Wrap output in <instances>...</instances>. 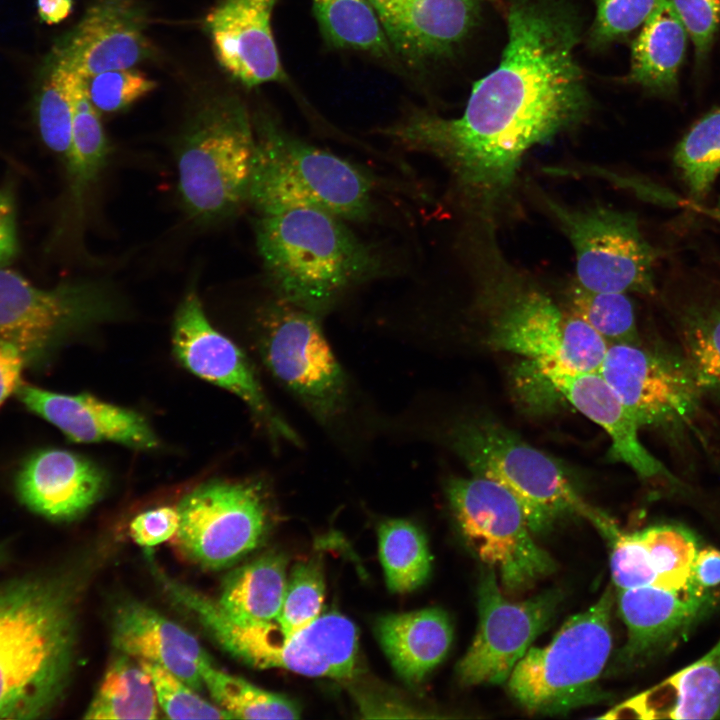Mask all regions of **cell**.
I'll list each match as a JSON object with an SVG mask.
<instances>
[{
  "mask_svg": "<svg viewBox=\"0 0 720 720\" xmlns=\"http://www.w3.org/2000/svg\"><path fill=\"white\" fill-rule=\"evenodd\" d=\"M690 37L698 63L707 56L720 24V0H671Z\"/></svg>",
  "mask_w": 720,
  "mask_h": 720,
  "instance_id": "44",
  "label": "cell"
},
{
  "mask_svg": "<svg viewBox=\"0 0 720 720\" xmlns=\"http://www.w3.org/2000/svg\"><path fill=\"white\" fill-rule=\"evenodd\" d=\"M179 522L177 507L161 506L138 514L130 523L129 533L138 545L154 547L174 538Z\"/></svg>",
  "mask_w": 720,
  "mask_h": 720,
  "instance_id": "45",
  "label": "cell"
},
{
  "mask_svg": "<svg viewBox=\"0 0 720 720\" xmlns=\"http://www.w3.org/2000/svg\"><path fill=\"white\" fill-rule=\"evenodd\" d=\"M375 634L397 674L416 684L446 657L453 627L445 611L428 608L379 617Z\"/></svg>",
  "mask_w": 720,
  "mask_h": 720,
  "instance_id": "27",
  "label": "cell"
},
{
  "mask_svg": "<svg viewBox=\"0 0 720 720\" xmlns=\"http://www.w3.org/2000/svg\"><path fill=\"white\" fill-rule=\"evenodd\" d=\"M623 717H720V638L702 657L619 705Z\"/></svg>",
  "mask_w": 720,
  "mask_h": 720,
  "instance_id": "26",
  "label": "cell"
},
{
  "mask_svg": "<svg viewBox=\"0 0 720 720\" xmlns=\"http://www.w3.org/2000/svg\"><path fill=\"white\" fill-rule=\"evenodd\" d=\"M635 533L653 586L672 591L702 589L692 578L699 548L695 535L689 529L675 524H661Z\"/></svg>",
  "mask_w": 720,
  "mask_h": 720,
  "instance_id": "31",
  "label": "cell"
},
{
  "mask_svg": "<svg viewBox=\"0 0 720 720\" xmlns=\"http://www.w3.org/2000/svg\"><path fill=\"white\" fill-rule=\"evenodd\" d=\"M657 0H596L591 40L600 45L623 37L644 23Z\"/></svg>",
  "mask_w": 720,
  "mask_h": 720,
  "instance_id": "43",
  "label": "cell"
},
{
  "mask_svg": "<svg viewBox=\"0 0 720 720\" xmlns=\"http://www.w3.org/2000/svg\"><path fill=\"white\" fill-rule=\"evenodd\" d=\"M22 503L53 520H72L102 496L105 473L90 460L61 449H45L31 456L16 482Z\"/></svg>",
  "mask_w": 720,
  "mask_h": 720,
  "instance_id": "25",
  "label": "cell"
},
{
  "mask_svg": "<svg viewBox=\"0 0 720 720\" xmlns=\"http://www.w3.org/2000/svg\"><path fill=\"white\" fill-rule=\"evenodd\" d=\"M614 600L608 586L593 605L567 619L549 644L528 649L506 681L521 707L558 714L606 697L598 681L612 649Z\"/></svg>",
  "mask_w": 720,
  "mask_h": 720,
  "instance_id": "7",
  "label": "cell"
},
{
  "mask_svg": "<svg viewBox=\"0 0 720 720\" xmlns=\"http://www.w3.org/2000/svg\"><path fill=\"white\" fill-rule=\"evenodd\" d=\"M4 550L0 547V562L3 560Z\"/></svg>",
  "mask_w": 720,
  "mask_h": 720,
  "instance_id": "51",
  "label": "cell"
},
{
  "mask_svg": "<svg viewBox=\"0 0 720 720\" xmlns=\"http://www.w3.org/2000/svg\"><path fill=\"white\" fill-rule=\"evenodd\" d=\"M324 593L320 561L298 562L288 577L282 608L276 620L282 633L293 634L316 620L321 615Z\"/></svg>",
  "mask_w": 720,
  "mask_h": 720,
  "instance_id": "40",
  "label": "cell"
},
{
  "mask_svg": "<svg viewBox=\"0 0 720 720\" xmlns=\"http://www.w3.org/2000/svg\"><path fill=\"white\" fill-rule=\"evenodd\" d=\"M712 591L655 586L618 590V611L627 638L609 672L639 668L672 646L712 608Z\"/></svg>",
  "mask_w": 720,
  "mask_h": 720,
  "instance_id": "18",
  "label": "cell"
},
{
  "mask_svg": "<svg viewBox=\"0 0 720 720\" xmlns=\"http://www.w3.org/2000/svg\"><path fill=\"white\" fill-rule=\"evenodd\" d=\"M26 363L16 346L0 339V405L16 392Z\"/></svg>",
  "mask_w": 720,
  "mask_h": 720,
  "instance_id": "46",
  "label": "cell"
},
{
  "mask_svg": "<svg viewBox=\"0 0 720 720\" xmlns=\"http://www.w3.org/2000/svg\"><path fill=\"white\" fill-rule=\"evenodd\" d=\"M367 1L391 48L414 63L450 54L479 14V0Z\"/></svg>",
  "mask_w": 720,
  "mask_h": 720,
  "instance_id": "21",
  "label": "cell"
},
{
  "mask_svg": "<svg viewBox=\"0 0 720 720\" xmlns=\"http://www.w3.org/2000/svg\"><path fill=\"white\" fill-rule=\"evenodd\" d=\"M172 346L184 368L244 401L275 440L300 444L297 433L271 405L246 355L211 324L194 289L177 308Z\"/></svg>",
  "mask_w": 720,
  "mask_h": 720,
  "instance_id": "16",
  "label": "cell"
},
{
  "mask_svg": "<svg viewBox=\"0 0 720 720\" xmlns=\"http://www.w3.org/2000/svg\"><path fill=\"white\" fill-rule=\"evenodd\" d=\"M256 245L275 297L318 317L386 272L347 221L311 207L255 214Z\"/></svg>",
  "mask_w": 720,
  "mask_h": 720,
  "instance_id": "3",
  "label": "cell"
},
{
  "mask_svg": "<svg viewBox=\"0 0 720 720\" xmlns=\"http://www.w3.org/2000/svg\"><path fill=\"white\" fill-rule=\"evenodd\" d=\"M152 681L158 705L170 719H233L165 668L138 660Z\"/></svg>",
  "mask_w": 720,
  "mask_h": 720,
  "instance_id": "41",
  "label": "cell"
},
{
  "mask_svg": "<svg viewBox=\"0 0 720 720\" xmlns=\"http://www.w3.org/2000/svg\"><path fill=\"white\" fill-rule=\"evenodd\" d=\"M112 642L119 652L165 668L197 692L205 687L200 669L213 663L210 656L189 631L143 603L117 605Z\"/></svg>",
  "mask_w": 720,
  "mask_h": 720,
  "instance_id": "24",
  "label": "cell"
},
{
  "mask_svg": "<svg viewBox=\"0 0 720 720\" xmlns=\"http://www.w3.org/2000/svg\"><path fill=\"white\" fill-rule=\"evenodd\" d=\"M693 581L704 590L720 585V550L708 546L699 549L692 568Z\"/></svg>",
  "mask_w": 720,
  "mask_h": 720,
  "instance_id": "48",
  "label": "cell"
},
{
  "mask_svg": "<svg viewBox=\"0 0 720 720\" xmlns=\"http://www.w3.org/2000/svg\"><path fill=\"white\" fill-rule=\"evenodd\" d=\"M276 1L221 0L205 18L218 63L248 88L287 78L271 28Z\"/></svg>",
  "mask_w": 720,
  "mask_h": 720,
  "instance_id": "20",
  "label": "cell"
},
{
  "mask_svg": "<svg viewBox=\"0 0 720 720\" xmlns=\"http://www.w3.org/2000/svg\"><path fill=\"white\" fill-rule=\"evenodd\" d=\"M17 236L13 197L7 189L0 190V266L16 255Z\"/></svg>",
  "mask_w": 720,
  "mask_h": 720,
  "instance_id": "47",
  "label": "cell"
},
{
  "mask_svg": "<svg viewBox=\"0 0 720 720\" xmlns=\"http://www.w3.org/2000/svg\"><path fill=\"white\" fill-rule=\"evenodd\" d=\"M497 68L474 83L457 118L416 110L384 130L429 154L475 207L510 196L525 154L581 123L591 107L575 57L580 23L560 0H513Z\"/></svg>",
  "mask_w": 720,
  "mask_h": 720,
  "instance_id": "1",
  "label": "cell"
},
{
  "mask_svg": "<svg viewBox=\"0 0 720 720\" xmlns=\"http://www.w3.org/2000/svg\"><path fill=\"white\" fill-rule=\"evenodd\" d=\"M687 35L671 0H657L633 42L629 80L654 93L672 94L685 57Z\"/></svg>",
  "mask_w": 720,
  "mask_h": 720,
  "instance_id": "28",
  "label": "cell"
},
{
  "mask_svg": "<svg viewBox=\"0 0 720 720\" xmlns=\"http://www.w3.org/2000/svg\"><path fill=\"white\" fill-rule=\"evenodd\" d=\"M252 119L256 149L248 203L255 214L311 207L347 222L374 216L377 183L366 169L291 135L263 112Z\"/></svg>",
  "mask_w": 720,
  "mask_h": 720,
  "instance_id": "4",
  "label": "cell"
},
{
  "mask_svg": "<svg viewBox=\"0 0 720 720\" xmlns=\"http://www.w3.org/2000/svg\"><path fill=\"white\" fill-rule=\"evenodd\" d=\"M479 622L459 661L456 675L465 686L506 683L517 662L554 619L562 592L548 590L524 601H510L496 571L484 565L478 584Z\"/></svg>",
  "mask_w": 720,
  "mask_h": 720,
  "instance_id": "14",
  "label": "cell"
},
{
  "mask_svg": "<svg viewBox=\"0 0 720 720\" xmlns=\"http://www.w3.org/2000/svg\"><path fill=\"white\" fill-rule=\"evenodd\" d=\"M599 372L640 427H680L698 408L701 390L684 359L639 344L614 343Z\"/></svg>",
  "mask_w": 720,
  "mask_h": 720,
  "instance_id": "17",
  "label": "cell"
},
{
  "mask_svg": "<svg viewBox=\"0 0 720 720\" xmlns=\"http://www.w3.org/2000/svg\"><path fill=\"white\" fill-rule=\"evenodd\" d=\"M205 687L214 703L233 719H296L298 705L291 699L255 686L242 677L231 675L213 663L200 669Z\"/></svg>",
  "mask_w": 720,
  "mask_h": 720,
  "instance_id": "35",
  "label": "cell"
},
{
  "mask_svg": "<svg viewBox=\"0 0 720 720\" xmlns=\"http://www.w3.org/2000/svg\"><path fill=\"white\" fill-rule=\"evenodd\" d=\"M445 490L462 536L481 562L496 571L503 592L521 593L556 570L506 487L472 474L448 479Z\"/></svg>",
  "mask_w": 720,
  "mask_h": 720,
  "instance_id": "9",
  "label": "cell"
},
{
  "mask_svg": "<svg viewBox=\"0 0 720 720\" xmlns=\"http://www.w3.org/2000/svg\"><path fill=\"white\" fill-rule=\"evenodd\" d=\"M256 139L253 119L235 95L201 100L179 135L178 192L189 217L214 224L248 202Z\"/></svg>",
  "mask_w": 720,
  "mask_h": 720,
  "instance_id": "5",
  "label": "cell"
},
{
  "mask_svg": "<svg viewBox=\"0 0 720 720\" xmlns=\"http://www.w3.org/2000/svg\"><path fill=\"white\" fill-rule=\"evenodd\" d=\"M321 35L334 48L392 56L391 46L367 0H312Z\"/></svg>",
  "mask_w": 720,
  "mask_h": 720,
  "instance_id": "33",
  "label": "cell"
},
{
  "mask_svg": "<svg viewBox=\"0 0 720 720\" xmlns=\"http://www.w3.org/2000/svg\"><path fill=\"white\" fill-rule=\"evenodd\" d=\"M77 73L54 59L38 102L41 137L53 152L68 160L73 121V84Z\"/></svg>",
  "mask_w": 720,
  "mask_h": 720,
  "instance_id": "39",
  "label": "cell"
},
{
  "mask_svg": "<svg viewBox=\"0 0 720 720\" xmlns=\"http://www.w3.org/2000/svg\"><path fill=\"white\" fill-rule=\"evenodd\" d=\"M709 214L712 218H714L717 222L720 223V197L717 200L716 205L710 209Z\"/></svg>",
  "mask_w": 720,
  "mask_h": 720,
  "instance_id": "50",
  "label": "cell"
},
{
  "mask_svg": "<svg viewBox=\"0 0 720 720\" xmlns=\"http://www.w3.org/2000/svg\"><path fill=\"white\" fill-rule=\"evenodd\" d=\"M673 162L694 199L709 193L720 174V107L690 128L677 144Z\"/></svg>",
  "mask_w": 720,
  "mask_h": 720,
  "instance_id": "36",
  "label": "cell"
},
{
  "mask_svg": "<svg viewBox=\"0 0 720 720\" xmlns=\"http://www.w3.org/2000/svg\"><path fill=\"white\" fill-rule=\"evenodd\" d=\"M146 28L147 14L139 0H94L54 59L82 78L133 68L153 55Z\"/></svg>",
  "mask_w": 720,
  "mask_h": 720,
  "instance_id": "19",
  "label": "cell"
},
{
  "mask_svg": "<svg viewBox=\"0 0 720 720\" xmlns=\"http://www.w3.org/2000/svg\"><path fill=\"white\" fill-rule=\"evenodd\" d=\"M320 317L276 297L256 318L259 354L271 374L322 424L340 418L349 385Z\"/></svg>",
  "mask_w": 720,
  "mask_h": 720,
  "instance_id": "10",
  "label": "cell"
},
{
  "mask_svg": "<svg viewBox=\"0 0 720 720\" xmlns=\"http://www.w3.org/2000/svg\"><path fill=\"white\" fill-rule=\"evenodd\" d=\"M84 79L87 96L99 113L122 111L156 88V82L134 69H115Z\"/></svg>",
  "mask_w": 720,
  "mask_h": 720,
  "instance_id": "42",
  "label": "cell"
},
{
  "mask_svg": "<svg viewBox=\"0 0 720 720\" xmlns=\"http://www.w3.org/2000/svg\"><path fill=\"white\" fill-rule=\"evenodd\" d=\"M287 580V558L278 552H268L232 570L222 583L217 603L237 623L275 622Z\"/></svg>",
  "mask_w": 720,
  "mask_h": 720,
  "instance_id": "29",
  "label": "cell"
},
{
  "mask_svg": "<svg viewBox=\"0 0 720 720\" xmlns=\"http://www.w3.org/2000/svg\"><path fill=\"white\" fill-rule=\"evenodd\" d=\"M122 303L103 281L81 280L42 289L0 266V339L26 362L41 361L67 337L116 318Z\"/></svg>",
  "mask_w": 720,
  "mask_h": 720,
  "instance_id": "11",
  "label": "cell"
},
{
  "mask_svg": "<svg viewBox=\"0 0 720 720\" xmlns=\"http://www.w3.org/2000/svg\"><path fill=\"white\" fill-rule=\"evenodd\" d=\"M488 342L495 350L526 357L534 366L571 372L599 371L609 346L584 320L533 289L508 301Z\"/></svg>",
  "mask_w": 720,
  "mask_h": 720,
  "instance_id": "15",
  "label": "cell"
},
{
  "mask_svg": "<svg viewBox=\"0 0 720 720\" xmlns=\"http://www.w3.org/2000/svg\"><path fill=\"white\" fill-rule=\"evenodd\" d=\"M19 400L76 443L112 442L140 450L158 447L159 439L138 412L90 394H61L19 384Z\"/></svg>",
  "mask_w": 720,
  "mask_h": 720,
  "instance_id": "22",
  "label": "cell"
},
{
  "mask_svg": "<svg viewBox=\"0 0 720 720\" xmlns=\"http://www.w3.org/2000/svg\"><path fill=\"white\" fill-rule=\"evenodd\" d=\"M684 361L700 390L720 391V305L688 307L681 320Z\"/></svg>",
  "mask_w": 720,
  "mask_h": 720,
  "instance_id": "37",
  "label": "cell"
},
{
  "mask_svg": "<svg viewBox=\"0 0 720 720\" xmlns=\"http://www.w3.org/2000/svg\"><path fill=\"white\" fill-rule=\"evenodd\" d=\"M378 541L387 586L392 592H410L428 579L432 557L419 527L404 519L383 521L378 527Z\"/></svg>",
  "mask_w": 720,
  "mask_h": 720,
  "instance_id": "34",
  "label": "cell"
},
{
  "mask_svg": "<svg viewBox=\"0 0 720 720\" xmlns=\"http://www.w3.org/2000/svg\"><path fill=\"white\" fill-rule=\"evenodd\" d=\"M108 151L100 113L87 96L84 79L77 74L73 84L71 147L66 165L73 201L79 207L103 169Z\"/></svg>",
  "mask_w": 720,
  "mask_h": 720,
  "instance_id": "32",
  "label": "cell"
},
{
  "mask_svg": "<svg viewBox=\"0 0 720 720\" xmlns=\"http://www.w3.org/2000/svg\"><path fill=\"white\" fill-rule=\"evenodd\" d=\"M546 382L575 409L610 437L609 457L630 467L641 478L670 476L641 443L639 424L599 371L571 372L534 366Z\"/></svg>",
  "mask_w": 720,
  "mask_h": 720,
  "instance_id": "23",
  "label": "cell"
},
{
  "mask_svg": "<svg viewBox=\"0 0 720 720\" xmlns=\"http://www.w3.org/2000/svg\"><path fill=\"white\" fill-rule=\"evenodd\" d=\"M158 702L148 673L124 653L113 658L85 719H156Z\"/></svg>",
  "mask_w": 720,
  "mask_h": 720,
  "instance_id": "30",
  "label": "cell"
},
{
  "mask_svg": "<svg viewBox=\"0 0 720 720\" xmlns=\"http://www.w3.org/2000/svg\"><path fill=\"white\" fill-rule=\"evenodd\" d=\"M77 584L66 573L0 584V719L43 718L63 699L75 659Z\"/></svg>",
  "mask_w": 720,
  "mask_h": 720,
  "instance_id": "2",
  "label": "cell"
},
{
  "mask_svg": "<svg viewBox=\"0 0 720 720\" xmlns=\"http://www.w3.org/2000/svg\"><path fill=\"white\" fill-rule=\"evenodd\" d=\"M447 440L472 474L497 481L516 497L532 533H544L569 516L585 518L607 539L619 529L580 496L556 461L502 424L464 420Z\"/></svg>",
  "mask_w": 720,
  "mask_h": 720,
  "instance_id": "6",
  "label": "cell"
},
{
  "mask_svg": "<svg viewBox=\"0 0 720 720\" xmlns=\"http://www.w3.org/2000/svg\"><path fill=\"white\" fill-rule=\"evenodd\" d=\"M187 610L219 646L249 666L281 668L310 677L347 679L354 675L357 628L338 612L320 615L305 628L284 635L276 621H233L217 601L200 592L188 599Z\"/></svg>",
  "mask_w": 720,
  "mask_h": 720,
  "instance_id": "8",
  "label": "cell"
},
{
  "mask_svg": "<svg viewBox=\"0 0 720 720\" xmlns=\"http://www.w3.org/2000/svg\"><path fill=\"white\" fill-rule=\"evenodd\" d=\"M541 199L574 249L578 285L597 292L655 293L658 253L635 214L601 205L569 208L544 194Z\"/></svg>",
  "mask_w": 720,
  "mask_h": 720,
  "instance_id": "12",
  "label": "cell"
},
{
  "mask_svg": "<svg viewBox=\"0 0 720 720\" xmlns=\"http://www.w3.org/2000/svg\"><path fill=\"white\" fill-rule=\"evenodd\" d=\"M177 509L178 550L208 569L231 566L257 548L269 518L264 487L256 481L206 482L185 495Z\"/></svg>",
  "mask_w": 720,
  "mask_h": 720,
  "instance_id": "13",
  "label": "cell"
},
{
  "mask_svg": "<svg viewBox=\"0 0 720 720\" xmlns=\"http://www.w3.org/2000/svg\"><path fill=\"white\" fill-rule=\"evenodd\" d=\"M569 312L606 342L638 344L634 306L626 293L587 290L576 283L568 293Z\"/></svg>",
  "mask_w": 720,
  "mask_h": 720,
  "instance_id": "38",
  "label": "cell"
},
{
  "mask_svg": "<svg viewBox=\"0 0 720 720\" xmlns=\"http://www.w3.org/2000/svg\"><path fill=\"white\" fill-rule=\"evenodd\" d=\"M73 0H37L40 18L47 24H58L72 12Z\"/></svg>",
  "mask_w": 720,
  "mask_h": 720,
  "instance_id": "49",
  "label": "cell"
}]
</instances>
